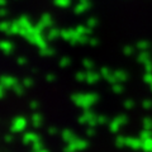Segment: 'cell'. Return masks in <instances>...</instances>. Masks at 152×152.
<instances>
[]
</instances>
